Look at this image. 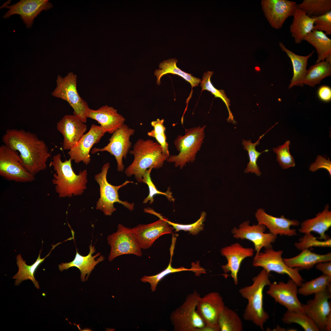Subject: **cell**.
I'll return each mask as SVG.
<instances>
[{"label":"cell","instance_id":"1","mask_svg":"<svg viewBox=\"0 0 331 331\" xmlns=\"http://www.w3.org/2000/svg\"><path fill=\"white\" fill-rule=\"evenodd\" d=\"M4 144L17 151L22 165L35 176L47 168V162L51 156L45 142L33 133L23 129H8L2 137Z\"/></svg>","mask_w":331,"mask_h":331},{"label":"cell","instance_id":"2","mask_svg":"<svg viewBox=\"0 0 331 331\" xmlns=\"http://www.w3.org/2000/svg\"><path fill=\"white\" fill-rule=\"evenodd\" d=\"M129 153L133 155L132 163L125 169L128 177L134 175L138 182L142 183L143 177L146 170L150 167L158 169L163 166L169 155L162 152L161 145L150 139H139L134 144L132 150Z\"/></svg>","mask_w":331,"mask_h":331},{"label":"cell","instance_id":"3","mask_svg":"<svg viewBox=\"0 0 331 331\" xmlns=\"http://www.w3.org/2000/svg\"><path fill=\"white\" fill-rule=\"evenodd\" d=\"M61 157L60 154L54 156L49 164V166H52L56 172L52 182L55 185L56 192L60 198L81 195L86 188V170L80 171L77 175L72 168L71 159L63 162Z\"/></svg>","mask_w":331,"mask_h":331},{"label":"cell","instance_id":"4","mask_svg":"<svg viewBox=\"0 0 331 331\" xmlns=\"http://www.w3.org/2000/svg\"><path fill=\"white\" fill-rule=\"evenodd\" d=\"M252 285L241 288L239 291L241 296L248 302L243 317L245 320L251 321L264 330V324L269 316L264 309L263 291L265 287L271 283L269 273L263 269L252 279Z\"/></svg>","mask_w":331,"mask_h":331},{"label":"cell","instance_id":"5","mask_svg":"<svg viewBox=\"0 0 331 331\" xmlns=\"http://www.w3.org/2000/svg\"><path fill=\"white\" fill-rule=\"evenodd\" d=\"M205 127L206 125L193 127L185 129L184 135H178L174 143L179 153L177 155H169L167 162L174 163L175 166L179 167L181 169L187 163L193 162L204 142Z\"/></svg>","mask_w":331,"mask_h":331},{"label":"cell","instance_id":"6","mask_svg":"<svg viewBox=\"0 0 331 331\" xmlns=\"http://www.w3.org/2000/svg\"><path fill=\"white\" fill-rule=\"evenodd\" d=\"M77 80V75L73 72L69 73L64 77L58 75L56 81V87L51 95L67 102L74 110L73 115L86 123L87 112L90 108L87 103L78 93Z\"/></svg>","mask_w":331,"mask_h":331},{"label":"cell","instance_id":"7","mask_svg":"<svg viewBox=\"0 0 331 331\" xmlns=\"http://www.w3.org/2000/svg\"><path fill=\"white\" fill-rule=\"evenodd\" d=\"M110 167L109 162L105 164L101 172L94 176L95 180L99 185L100 192V197L97 202L96 209L102 211L106 216H110L116 210L114 204L117 202L123 205L129 210L132 211L134 208V203L120 200L118 190L128 184L133 182L127 181L118 186L111 185L108 182L107 179V175Z\"/></svg>","mask_w":331,"mask_h":331},{"label":"cell","instance_id":"8","mask_svg":"<svg viewBox=\"0 0 331 331\" xmlns=\"http://www.w3.org/2000/svg\"><path fill=\"white\" fill-rule=\"evenodd\" d=\"M201 297L194 291L171 314V320L175 331H197L206 325L196 311L197 303Z\"/></svg>","mask_w":331,"mask_h":331},{"label":"cell","instance_id":"9","mask_svg":"<svg viewBox=\"0 0 331 331\" xmlns=\"http://www.w3.org/2000/svg\"><path fill=\"white\" fill-rule=\"evenodd\" d=\"M282 250H274L272 248L265 249L264 252H260L254 257L253 265L261 267L269 273L274 272L281 274H286L300 287L304 280L300 274L298 269L291 268L284 263L282 257Z\"/></svg>","mask_w":331,"mask_h":331},{"label":"cell","instance_id":"10","mask_svg":"<svg viewBox=\"0 0 331 331\" xmlns=\"http://www.w3.org/2000/svg\"><path fill=\"white\" fill-rule=\"evenodd\" d=\"M0 175L19 182H31L35 179L22 165L19 153L4 144L0 147Z\"/></svg>","mask_w":331,"mask_h":331},{"label":"cell","instance_id":"11","mask_svg":"<svg viewBox=\"0 0 331 331\" xmlns=\"http://www.w3.org/2000/svg\"><path fill=\"white\" fill-rule=\"evenodd\" d=\"M108 243L110 246L108 257L111 261L116 257L131 254L138 257L142 255V249L138 244L132 229L119 224L117 231L108 236Z\"/></svg>","mask_w":331,"mask_h":331},{"label":"cell","instance_id":"12","mask_svg":"<svg viewBox=\"0 0 331 331\" xmlns=\"http://www.w3.org/2000/svg\"><path fill=\"white\" fill-rule=\"evenodd\" d=\"M146 213L154 215L159 219L154 223L147 224H140L131 228L136 240L142 249L150 248L154 242L164 234H171L173 227L164 219L160 214L150 208L144 209Z\"/></svg>","mask_w":331,"mask_h":331},{"label":"cell","instance_id":"13","mask_svg":"<svg viewBox=\"0 0 331 331\" xmlns=\"http://www.w3.org/2000/svg\"><path fill=\"white\" fill-rule=\"evenodd\" d=\"M135 132L134 129L124 124L112 134L109 139V143L106 146L101 148H94L91 153L94 154L104 151L108 152L113 155L116 160L117 171L123 172L124 168L123 159L126 158L132 145L130 137Z\"/></svg>","mask_w":331,"mask_h":331},{"label":"cell","instance_id":"14","mask_svg":"<svg viewBox=\"0 0 331 331\" xmlns=\"http://www.w3.org/2000/svg\"><path fill=\"white\" fill-rule=\"evenodd\" d=\"M249 220L240 224L238 228L234 227L231 231L233 237L236 239H247L254 245L256 254L260 252L263 248L265 249L272 247V243L276 240L277 236L271 233H264L266 226L262 224L249 225Z\"/></svg>","mask_w":331,"mask_h":331},{"label":"cell","instance_id":"15","mask_svg":"<svg viewBox=\"0 0 331 331\" xmlns=\"http://www.w3.org/2000/svg\"><path fill=\"white\" fill-rule=\"evenodd\" d=\"M268 286L267 293L275 302L288 310L305 312L297 297L298 286L293 280L290 278L287 283L274 282Z\"/></svg>","mask_w":331,"mask_h":331},{"label":"cell","instance_id":"16","mask_svg":"<svg viewBox=\"0 0 331 331\" xmlns=\"http://www.w3.org/2000/svg\"><path fill=\"white\" fill-rule=\"evenodd\" d=\"M51 3L47 0H21L11 6L7 2L2 8L9 9L3 17L6 18L15 14H19L27 28L32 26L34 19L43 10H47L52 7Z\"/></svg>","mask_w":331,"mask_h":331},{"label":"cell","instance_id":"17","mask_svg":"<svg viewBox=\"0 0 331 331\" xmlns=\"http://www.w3.org/2000/svg\"><path fill=\"white\" fill-rule=\"evenodd\" d=\"M265 16L273 28H281L286 19L292 16L297 7L296 3L287 0H262Z\"/></svg>","mask_w":331,"mask_h":331},{"label":"cell","instance_id":"18","mask_svg":"<svg viewBox=\"0 0 331 331\" xmlns=\"http://www.w3.org/2000/svg\"><path fill=\"white\" fill-rule=\"evenodd\" d=\"M313 299L302 306L304 312L311 318L320 330L325 331L326 318L331 312V290L328 289L314 294Z\"/></svg>","mask_w":331,"mask_h":331},{"label":"cell","instance_id":"19","mask_svg":"<svg viewBox=\"0 0 331 331\" xmlns=\"http://www.w3.org/2000/svg\"><path fill=\"white\" fill-rule=\"evenodd\" d=\"M105 133L100 126L92 124L89 131L69 150L68 154L70 158L75 163L82 162L87 165L90 161L91 148L100 141Z\"/></svg>","mask_w":331,"mask_h":331},{"label":"cell","instance_id":"20","mask_svg":"<svg viewBox=\"0 0 331 331\" xmlns=\"http://www.w3.org/2000/svg\"><path fill=\"white\" fill-rule=\"evenodd\" d=\"M255 216L258 223L264 225L275 235L293 236L297 235L296 230L291 227L299 226V222L297 220L286 218L283 215L279 217H275L267 214L262 208L257 209Z\"/></svg>","mask_w":331,"mask_h":331},{"label":"cell","instance_id":"21","mask_svg":"<svg viewBox=\"0 0 331 331\" xmlns=\"http://www.w3.org/2000/svg\"><path fill=\"white\" fill-rule=\"evenodd\" d=\"M254 250L251 248H245L239 243H235L222 248L221 253L227 259V263L221 266L225 273L230 272L234 284L238 283V274L243 261L247 257H252Z\"/></svg>","mask_w":331,"mask_h":331},{"label":"cell","instance_id":"22","mask_svg":"<svg viewBox=\"0 0 331 331\" xmlns=\"http://www.w3.org/2000/svg\"><path fill=\"white\" fill-rule=\"evenodd\" d=\"M73 115H65L57 123V130L63 137V147L70 150L84 134L87 125Z\"/></svg>","mask_w":331,"mask_h":331},{"label":"cell","instance_id":"23","mask_svg":"<svg viewBox=\"0 0 331 331\" xmlns=\"http://www.w3.org/2000/svg\"><path fill=\"white\" fill-rule=\"evenodd\" d=\"M225 306L220 294L213 292L200 298L196 309L206 325H217L218 318Z\"/></svg>","mask_w":331,"mask_h":331},{"label":"cell","instance_id":"24","mask_svg":"<svg viewBox=\"0 0 331 331\" xmlns=\"http://www.w3.org/2000/svg\"><path fill=\"white\" fill-rule=\"evenodd\" d=\"M87 117L97 121L105 132L113 134L124 124L125 118L113 107L103 106L96 110L89 109Z\"/></svg>","mask_w":331,"mask_h":331},{"label":"cell","instance_id":"25","mask_svg":"<svg viewBox=\"0 0 331 331\" xmlns=\"http://www.w3.org/2000/svg\"><path fill=\"white\" fill-rule=\"evenodd\" d=\"M89 251L88 254L83 256L80 254L76 249V253L74 259L71 261L65 263H61L59 265V270L62 271L67 270L69 268L75 267L79 269L81 272V279L82 281L87 280L88 277L95 266L99 263L104 260V257L101 255L98 258H96L100 256L101 253H98L95 255H92L95 252L94 246H92V242L89 246Z\"/></svg>","mask_w":331,"mask_h":331},{"label":"cell","instance_id":"26","mask_svg":"<svg viewBox=\"0 0 331 331\" xmlns=\"http://www.w3.org/2000/svg\"><path fill=\"white\" fill-rule=\"evenodd\" d=\"M329 208V204H326L323 210L317 214L315 217L303 221L299 232L304 234L316 232L319 235V239L320 240H325L330 238L325 234L331 226V211Z\"/></svg>","mask_w":331,"mask_h":331},{"label":"cell","instance_id":"27","mask_svg":"<svg viewBox=\"0 0 331 331\" xmlns=\"http://www.w3.org/2000/svg\"><path fill=\"white\" fill-rule=\"evenodd\" d=\"M285 264L291 268L300 270H309L316 264L321 262L331 261V253L320 254L306 249L302 250L298 255L291 258H283Z\"/></svg>","mask_w":331,"mask_h":331},{"label":"cell","instance_id":"28","mask_svg":"<svg viewBox=\"0 0 331 331\" xmlns=\"http://www.w3.org/2000/svg\"><path fill=\"white\" fill-rule=\"evenodd\" d=\"M292 16L293 18L290 31L295 42L299 44L306 36L314 30L315 19L308 16L298 7Z\"/></svg>","mask_w":331,"mask_h":331},{"label":"cell","instance_id":"29","mask_svg":"<svg viewBox=\"0 0 331 331\" xmlns=\"http://www.w3.org/2000/svg\"><path fill=\"white\" fill-rule=\"evenodd\" d=\"M279 45L283 51L285 52L290 59L293 68V76L288 88H291L294 86H299L302 87L307 70L306 67L308 59L314 52L313 51L306 56L297 55L287 49L283 43H279Z\"/></svg>","mask_w":331,"mask_h":331},{"label":"cell","instance_id":"30","mask_svg":"<svg viewBox=\"0 0 331 331\" xmlns=\"http://www.w3.org/2000/svg\"><path fill=\"white\" fill-rule=\"evenodd\" d=\"M177 62V60L175 58L170 59L164 60L159 63V69L155 70L154 75L156 77V83L158 85L160 84V79L162 77L168 74H171L180 76L190 83L191 85L192 90L190 95L187 100V103H188L191 97L192 88L198 86L201 80L199 78L192 76L191 74L183 71L179 69L176 65Z\"/></svg>","mask_w":331,"mask_h":331},{"label":"cell","instance_id":"31","mask_svg":"<svg viewBox=\"0 0 331 331\" xmlns=\"http://www.w3.org/2000/svg\"><path fill=\"white\" fill-rule=\"evenodd\" d=\"M315 48L318 55L316 63L327 61L331 64V40L324 32L314 30L303 38Z\"/></svg>","mask_w":331,"mask_h":331},{"label":"cell","instance_id":"32","mask_svg":"<svg viewBox=\"0 0 331 331\" xmlns=\"http://www.w3.org/2000/svg\"><path fill=\"white\" fill-rule=\"evenodd\" d=\"M55 246V245H53L49 253L43 259L41 258L40 257L42 249H41L40 251L39 256L36 260L32 264L30 265L26 264L25 261L23 260L21 254L17 255L16 259L18 270L17 272L13 277V279H15V285L18 286L22 281L30 280L32 281L36 288L40 289L39 282L34 277V273L39 265L49 255L52 250Z\"/></svg>","mask_w":331,"mask_h":331},{"label":"cell","instance_id":"33","mask_svg":"<svg viewBox=\"0 0 331 331\" xmlns=\"http://www.w3.org/2000/svg\"><path fill=\"white\" fill-rule=\"evenodd\" d=\"M217 324L220 331H242L241 319L234 310L225 306L218 318Z\"/></svg>","mask_w":331,"mask_h":331},{"label":"cell","instance_id":"34","mask_svg":"<svg viewBox=\"0 0 331 331\" xmlns=\"http://www.w3.org/2000/svg\"><path fill=\"white\" fill-rule=\"evenodd\" d=\"M331 75V63L325 60L316 63L307 70L304 84L314 87L323 79Z\"/></svg>","mask_w":331,"mask_h":331},{"label":"cell","instance_id":"35","mask_svg":"<svg viewBox=\"0 0 331 331\" xmlns=\"http://www.w3.org/2000/svg\"><path fill=\"white\" fill-rule=\"evenodd\" d=\"M170 250V259L168 267L164 270L159 273L152 276H144L141 279L142 282L149 283L151 285L152 291H155L158 283L166 276L173 273L183 271H191L196 273L205 272V270L200 268L199 266H194L191 268H185L183 267L179 268H174L172 266V257L173 253V246H171Z\"/></svg>","mask_w":331,"mask_h":331},{"label":"cell","instance_id":"36","mask_svg":"<svg viewBox=\"0 0 331 331\" xmlns=\"http://www.w3.org/2000/svg\"><path fill=\"white\" fill-rule=\"evenodd\" d=\"M276 124L268 129L264 134L260 136L257 141L255 143H252L251 139L246 140L243 139L242 140V143L244 146L243 148L247 151L249 158V162L244 171L245 173H254L258 177L260 176L261 174V173L257 165V160L262 153L264 152H267L269 150H266L261 152H259L257 151L256 148V146L260 144V139Z\"/></svg>","mask_w":331,"mask_h":331},{"label":"cell","instance_id":"37","mask_svg":"<svg viewBox=\"0 0 331 331\" xmlns=\"http://www.w3.org/2000/svg\"><path fill=\"white\" fill-rule=\"evenodd\" d=\"M284 323H296L305 331H319V329L311 318L305 312L287 310L281 318Z\"/></svg>","mask_w":331,"mask_h":331},{"label":"cell","instance_id":"38","mask_svg":"<svg viewBox=\"0 0 331 331\" xmlns=\"http://www.w3.org/2000/svg\"><path fill=\"white\" fill-rule=\"evenodd\" d=\"M297 7L310 17H318L331 11V0H304Z\"/></svg>","mask_w":331,"mask_h":331},{"label":"cell","instance_id":"39","mask_svg":"<svg viewBox=\"0 0 331 331\" xmlns=\"http://www.w3.org/2000/svg\"><path fill=\"white\" fill-rule=\"evenodd\" d=\"M213 74V72L210 71H208L204 74L202 80L200 82V86L202 88L201 92L204 90H207L210 92L215 97L221 99L225 104L228 112L229 117L227 120L228 122L236 124V122L234 119V116L229 108L230 106L229 99L226 97L224 90L216 89L211 83L210 79Z\"/></svg>","mask_w":331,"mask_h":331},{"label":"cell","instance_id":"40","mask_svg":"<svg viewBox=\"0 0 331 331\" xmlns=\"http://www.w3.org/2000/svg\"><path fill=\"white\" fill-rule=\"evenodd\" d=\"M331 283V276L323 275L309 281L302 283L298 289V293L308 296L326 289Z\"/></svg>","mask_w":331,"mask_h":331},{"label":"cell","instance_id":"41","mask_svg":"<svg viewBox=\"0 0 331 331\" xmlns=\"http://www.w3.org/2000/svg\"><path fill=\"white\" fill-rule=\"evenodd\" d=\"M164 120L157 119L156 120L152 121L151 125L154 129L148 132L147 135L154 138L161 146L163 153L169 155L168 150V144L166 141V136L165 133L166 127L163 123Z\"/></svg>","mask_w":331,"mask_h":331},{"label":"cell","instance_id":"42","mask_svg":"<svg viewBox=\"0 0 331 331\" xmlns=\"http://www.w3.org/2000/svg\"><path fill=\"white\" fill-rule=\"evenodd\" d=\"M153 169L152 167H151L146 170L143 176L142 182L145 183L147 185L149 189V195L144 200L143 203L145 204L149 202L150 204H152L154 201V196L157 194L165 195L169 200L174 202V199L169 189H168L165 192H161L158 190L153 182L151 178L150 174Z\"/></svg>","mask_w":331,"mask_h":331},{"label":"cell","instance_id":"43","mask_svg":"<svg viewBox=\"0 0 331 331\" xmlns=\"http://www.w3.org/2000/svg\"><path fill=\"white\" fill-rule=\"evenodd\" d=\"M290 144V141L287 140L283 144L273 148L276 154L277 160L283 169L294 167L295 165V159L289 151Z\"/></svg>","mask_w":331,"mask_h":331},{"label":"cell","instance_id":"44","mask_svg":"<svg viewBox=\"0 0 331 331\" xmlns=\"http://www.w3.org/2000/svg\"><path fill=\"white\" fill-rule=\"evenodd\" d=\"M311 233L305 234L303 237L300 238L299 242L295 243V246L299 250L308 249L312 247H331V239L320 241Z\"/></svg>","mask_w":331,"mask_h":331},{"label":"cell","instance_id":"45","mask_svg":"<svg viewBox=\"0 0 331 331\" xmlns=\"http://www.w3.org/2000/svg\"><path fill=\"white\" fill-rule=\"evenodd\" d=\"M206 216V212L205 211H202L201 213L200 219L198 220L192 224L186 225L173 223L165 218L164 219L169 224L173 227V229H175V232L183 230L185 231H188L190 234L195 235H197L200 231L204 230L203 223L205 220Z\"/></svg>","mask_w":331,"mask_h":331},{"label":"cell","instance_id":"46","mask_svg":"<svg viewBox=\"0 0 331 331\" xmlns=\"http://www.w3.org/2000/svg\"><path fill=\"white\" fill-rule=\"evenodd\" d=\"M315 19L314 30L324 32L326 35H331V11L318 17H312Z\"/></svg>","mask_w":331,"mask_h":331},{"label":"cell","instance_id":"47","mask_svg":"<svg viewBox=\"0 0 331 331\" xmlns=\"http://www.w3.org/2000/svg\"><path fill=\"white\" fill-rule=\"evenodd\" d=\"M320 169H324L328 172L331 177V162L329 158L327 159L320 155H318L315 160L310 166L309 169L314 172Z\"/></svg>","mask_w":331,"mask_h":331},{"label":"cell","instance_id":"48","mask_svg":"<svg viewBox=\"0 0 331 331\" xmlns=\"http://www.w3.org/2000/svg\"><path fill=\"white\" fill-rule=\"evenodd\" d=\"M317 95L319 98L322 101L329 102L331 100V89L328 86L323 85L318 89Z\"/></svg>","mask_w":331,"mask_h":331},{"label":"cell","instance_id":"49","mask_svg":"<svg viewBox=\"0 0 331 331\" xmlns=\"http://www.w3.org/2000/svg\"><path fill=\"white\" fill-rule=\"evenodd\" d=\"M316 268L323 275L331 276V261L319 263L315 265Z\"/></svg>","mask_w":331,"mask_h":331},{"label":"cell","instance_id":"50","mask_svg":"<svg viewBox=\"0 0 331 331\" xmlns=\"http://www.w3.org/2000/svg\"><path fill=\"white\" fill-rule=\"evenodd\" d=\"M197 331H220L218 326L206 325L203 327L198 329Z\"/></svg>","mask_w":331,"mask_h":331},{"label":"cell","instance_id":"51","mask_svg":"<svg viewBox=\"0 0 331 331\" xmlns=\"http://www.w3.org/2000/svg\"><path fill=\"white\" fill-rule=\"evenodd\" d=\"M325 331H331V312L329 314L326 318Z\"/></svg>","mask_w":331,"mask_h":331},{"label":"cell","instance_id":"52","mask_svg":"<svg viewBox=\"0 0 331 331\" xmlns=\"http://www.w3.org/2000/svg\"><path fill=\"white\" fill-rule=\"evenodd\" d=\"M274 331H282L281 330H282L283 331H284V330H283V328H281L279 326H278V327H276V328L274 329Z\"/></svg>","mask_w":331,"mask_h":331}]
</instances>
